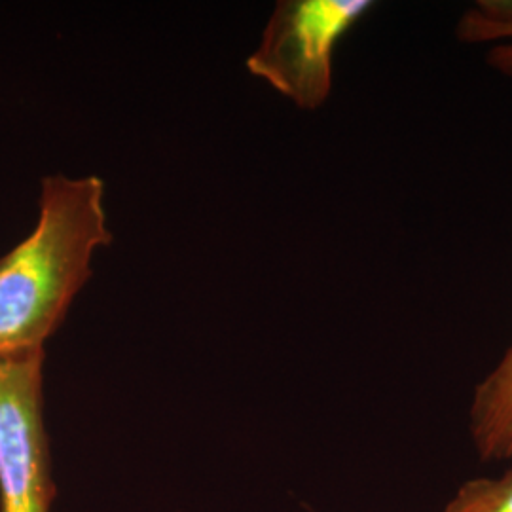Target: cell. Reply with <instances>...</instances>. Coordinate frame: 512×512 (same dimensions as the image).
<instances>
[{
    "mask_svg": "<svg viewBox=\"0 0 512 512\" xmlns=\"http://www.w3.org/2000/svg\"><path fill=\"white\" fill-rule=\"evenodd\" d=\"M99 177L48 175L33 232L0 256V353L44 348L112 241Z\"/></svg>",
    "mask_w": 512,
    "mask_h": 512,
    "instance_id": "6da1fadb",
    "label": "cell"
},
{
    "mask_svg": "<svg viewBox=\"0 0 512 512\" xmlns=\"http://www.w3.org/2000/svg\"><path fill=\"white\" fill-rule=\"evenodd\" d=\"M374 4L368 0H283L275 6L249 73L296 107L319 109L332 90V57L340 38Z\"/></svg>",
    "mask_w": 512,
    "mask_h": 512,
    "instance_id": "7a4b0ae2",
    "label": "cell"
},
{
    "mask_svg": "<svg viewBox=\"0 0 512 512\" xmlns=\"http://www.w3.org/2000/svg\"><path fill=\"white\" fill-rule=\"evenodd\" d=\"M42 366L44 348L0 353V512H50L54 501Z\"/></svg>",
    "mask_w": 512,
    "mask_h": 512,
    "instance_id": "3957f363",
    "label": "cell"
},
{
    "mask_svg": "<svg viewBox=\"0 0 512 512\" xmlns=\"http://www.w3.org/2000/svg\"><path fill=\"white\" fill-rule=\"evenodd\" d=\"M469 420L480 458H512V346L476 387Z\"/></svg>",
    "mask_w": 512,
    "mask_h": 512,
    "instance_id": "277c9868",
    "label": "cell"
},
{
    "mask_svg": "<svg viewBox=\"0 0 512 512\" xmlns=\"http://www.w3.org/2000/svg\"><path fill=\"white\" fill-rule=\"evenodd\" d=\"M444 512H512V471L465 482Z\"/></svg>",
    "mask_w": 512,
    "mask_h": 512,
    "instance_id": "5b68a950",
    "label": "cell"
},
{
    "mask_svg": "<svg viewBox=\"0 0 512 512\" xmlns=\"http://www.w3.org/2000/svg\"><path fill=\"white\" fill-rule=\"evenodd\" d=\"M458 37L463 42H490V40H505L503 44L490 50L488 61L499 73L512 76V25L509 27H486L473 25L459 19Z\"/></svg>",
    "mask_w": 512,
    "mask_h": 512,
    "instance_id": "8992f818",
    "label": "cell"
}]
</instances>
